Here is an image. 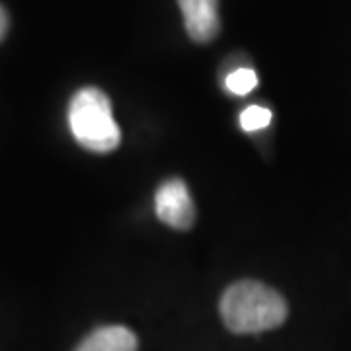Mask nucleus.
Here are the masks:
<instances>
[{
  "mask_svg": "<svg viewBox=\"0 0 351 351\" xmlns=\"http://www.w3.org/2000/svg\"><path fill=\"white\" fill-rule=\"evenodd\" d=\"M221 316L234 334H260L287 320V302L276 289L260 281H239L221 299Z\"/></svg>",
  "mask_w": 351,
  "mask_h": 351,
  "instance_id": "f257e3e1",
  "label": "nucleus"
},
{
  "mask_svg": "<svg viewBox=\"0 0 351 351\" xmlns=\"http://www.w3.org/2000/svg\"><path fill=\"white\" fill-rule=\"evenodd\" d=\"M69 127L86 151L112 152L121 143V131L112 113V101L100 88H80L69 106Z\"/></svg>",
  "mask_w": 351,
  "mask_h": 351,
  "instance_id": "f03ea898",
  "label": "nucleus"
},
{
  "mask_svg": "<svg viewBox=\"0 0 351 351\" xmlns=\"http://www.w3.org/2000/svg\"><path fill=\"white\" fill-rule=\"evenodd\" d=\"M154 209L158 219L172 228L188 230L195 223V207L188 188L182 180H166L154 195Z\"/></svg>",
  "mask_w": 351,
  "mask_h": 351,
  "instance_id": "7ed1b4c3",
  "label": "nucleus"
},
{
  "mask_svg": "<svg viewBox=\"0 0 351 351\" xmlns=\"http://www.w3.org/2000/svg\"><path fill=\"white\" fill-rule=\"evenodd\" d=\"M188 36L195 43H209L221 32L219 0H178Z\"/></svg>",
  "mask_w": 351,
  "mask_h": 351,
  "instance_id": "20e7f679",
  "label": "nucleus"
},
{
  "mask_svg": "<svg viewBox=\"0 0 351 351\" xmlns=\"http://www.w3.org/2000/svg\"><path fill=\"white\" fill-rule=\"evenodd\" d=\"M137 336L125 326H104L80 341L75 351H137Z\"/></svg>",
  "mask_w": 351,
  "mask_h": 351,
  "instance_id": "39448f33",
  "label": "nucleus"
},
{
  "mask_svg": "<svg viewBox=\"0 0 351 351\" xmlns=\"http://www.w3.org/2000/svg\"><path fill=\"white\" fill-rule=\"evenodd\" d=\"M225 86L230 94L237 96H246L254 88L258 86V75L252 69H237L232 73H228L225 78Z\"/></svg>",
  "mask_w": 351,
  "mask_h": 351,
  "instance_id": "423d86ee",
  "label": "nucleus"
},
{
  "mask_svg": "<svg viewBox=\"0 0 351 351\" xmlns=\"http://www.w3.org/2000/svg\"><path fill=\"white\" fill-rule=\"evenodd\" d=\"M271 121V112L267 108H262V106H248L244 112L240 113V127L244 131H260V129H265Z\"/></svg>",
  "mask_w": 351,
  "mask_h": 351,
  "instance_id": "0eeeda50",
  "label": "nucleus"
},
{
  "mask_svg": "<svg viewBox=\"0 0 351 351\" xmlns=\"http://www.w3.org/2000/svg\"><path fill=\"white\" fill-rule=\"evenodd\" d=\"M6 32H8V14L4 6H0V39L6 36Z\"/></svg>",
  "mask_w": 351,
  "mask_h": 351,
  "instance_id": "6e6552de",
  "label": "nucleus"
}]
</instances>
